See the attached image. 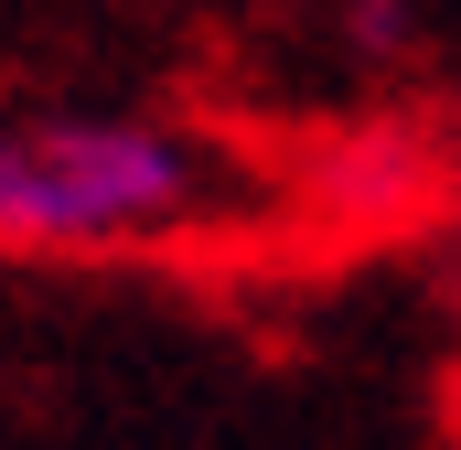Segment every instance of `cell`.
I'll use <instances>...</instances> for the list:
<instances>
[{
	"label": "cell",
	"mask_w": 461,
	"mask_h": 450,
	"mask_svg": "<svg viewBox=\"0 0 461 450\" xmlns=\"http://www.w3.org/2000/svg\"><path fill=\"white\" fill-rule=\"evenodd\" d=\"M226 204V161L172 118H11L0 129V247L11 257H118L172 247Z\"/></svg>",
	"instance_id": "1"
}]
</instances>
